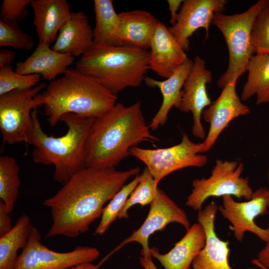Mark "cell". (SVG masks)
I'll return each instance as SVG.
<instances>
[{"label":"cell","mask_w":269,"mask_h":269,"mask_svg":"<svg viewBox=\"0 0 269 269\" xmlns=\"http://www.w3.org/2000/svg\"><path fill=\"white\" fill-rule=\"evenodd\" d=\"M139 171L138 167L118 170L86 166L79 171L43 202L52 217L46 237L75 238L87 232L101 217L105 205Z\"/></svg>","instance_id":"obj_1"},{"label":"cell","mask_w":269,"mask_h":269,"mask_svg":"<svg viewBox=\"0 0 269 269\" xmlns=\"http://www.w3.org/2000/svg\"><path fill=\"white\" fill-rule=\"evenodd\" d=\"M149 129L139 102L130 106L116 103L94 120L85 146L86 166L115 168L132 147L158 141Z\"/></svg>","instance_id":"obj_2"},{"label":"cell","mask_w":269,"mask_h":269,"mask_svg":"<svg viewBox=\"0 0 269 269\" xmlns=\"http://www.w3.org/2000/svg\"><path fill=\"white\" fill-rule=\"evenodd\" d=\"M95 118L68 113L60 121L67 126L62 136H49L41 128L36 110L31 113V124L26 134V142L34 146L35 163L53 164V177L63 185L75 174L86 167L85 146Z\"/></svg>","instance_id":"obj_3"},{"label":"cell","mask_w":269,"mask_h":269,"mask_svg":"<svg viewBox=\"0 0 269 269\" xmlns=\"http://www.w3.org/2000/svg\"><path fill=\"white\" fill-rule=\"evenodd\" d=\"M40 95L52 127L68 113L97 118L113 108L117 100V95L75 68L50 82Z\"/></svg>","instance_id":"obj_4"},{"label":"cell","mask_w":269,"mask_h":269,"mask_svg":"<svg viewBox=\"0 0 269 269\" xmlns=\"http://www.w3.org/2000/svg\"><path fill=\"white\" fill-rule=\"evenodd\" d=\"M149 52L128 45L107 46L93 44L77 62L75 69L114 94L137 87L149 69Z\"/></svg>","instance_id":"obj_5"},{"label":"cell","mask_w":269,"mask_h":269,"mask_svg":"<svg viewBox=\"0 0 269 269\" xmlns=\"http://www.w3.org/2000/svg\"><path fill=\"white\" fill-rule=\"evenodd\" d=\"M266 1L259 0L240 13L214 14L212 24L222 33L229 52L228 66L218 80L219 88L222 89L229 83L237 82L247 71L249 62L255 54L251 42L253 24Z\"/></svg>","instance_id":"obj_6"},{"label":"cell","mask_w":269,"mask_h":269,"mask_svg":"<svg viewBox=\"0 0 269 269\" xmlns=\"http://www.w3.org/2000/svg\"><path fill=\"white\" fill-rule=\"evenodd\" d=\"M244 170L242 162L217 159L209 177L193 180L186 206L198 211L210 197L230 195L250 200L254 191L248 178L241 176Z\"/></svg>","instance_id":"obj_7"},{"label":"cell","mask_w":269,"mask_h":269,"mask_svg":"<svg viewBox=\"0 0 269 269\" xmlns=\"http://www.w3.org/2000/svg\"><path fill=\"white\" fill-rule=\"evenodd\" d=\"M130 154L145 164L157 186L173 172L188 167H202L208 161L207 156L201 153L200 143L191 140L185 133L177 144L157 149L135 146L130 149Z\"/></svg>","instance_id":"obj_8"},{"label":"cell","mask_w":269,"mask_h":269,"mask_svg":"<svg viewBox=\"0 0 269 269\" xmlns=\"http://www.w3.org/2000/svg\"><path fill=\"white\" fill-rule=\"evenodd\" d=\"M46 87L43 82L31 89L0 96V131L3 143L26 142L31 124V111L43 106L39 92Z\"/></svg>","instance_id":"obj_9"},{"label":"cell","mask_w":269,"mask_h":269,"mask_svg":"<svg viewBox=\"0 0 269 269\" xmlns=\"http://www.w3.org/2000/svg\"><path fill=\"white\" fill-rule=\"evenodd\" d=\"M100 256L95 247L77 246L67 252H58L41 242L39 231L32 227L27 243L19 255L14 269H69L77 265L92 263Z\"/></svg>","instance_id":"obj_10"},{"label":"cell","mask_w":269,"mask_h":269,"mask_svg":"<svg viewBox=\"0 0 269 269\" xmlns=\"http://www.w3.org/2000/svg\"><path fill=\"white\" fill-rule=\"evenodd\" d=\"M269 208V189L261 187L246 201H236L230 195L223 196L222 204L218 206V210L231 223L230 229L237 241L242 242L248 232L266 243L269 239V227L261 228L255 220L259 216L268 214Z\"/></svg>","instance_id":"obj_11"},{"label":"cell","mask_w":269,"mask_h":269,"mask_svg":"<svg viewBox=\"0 0 269 269\" xmlns=\"http://www.w3.org/2000/svg\"><path fill=\"white\" fill-rule=\"evenodd\" d=\"M149 205L148 214L142 225L122 242L111 254L132 242L137 243L141 246L140 253H150L148 239L156 232L163 231L171 223L179 224L186 229L190 227L185 212L159 187L154 200Z\"/></svg>","instance_id":"obj_12"},{"label":"cell","mask_w":269,"mask_h":269,"mask_svg":"<svg viewBox=\"0 0 269 269\" xmlns=\"http://www.w3.org/2000/svg\"><path fill=\"white\" fill-rule=\"evenodd\" d=\"M186 77L177 103L174 106L184 113L191 112L193 116L192 134L200 139L206 138L201 123L202 114L211 104L206 86L212 81V74L206 66L205 61L196 56Z\"/></svg>","instance_id":"obj_13"},{"label":"cell","mask_w":269,"mask_h":269,"mask_svg":"<svg viewBox=\"0 0 269 269\" xmlns=\"http://www.w3.org/2000/svg\"><path fill=\"white\" fill-rule=\"evenodd\" d=\"M227 0H183L175 23L168 29L185 51L189 49L190 39L200 28L209 37L210 24L215 14L225 10Z\"/></svg>","instance_id":"obj_14"},{"label":"cell","mask_w":269,"mask_h":269,"mask_svg":"<svg viewBox=\"0 0 269 269\" xmlns=\"http://www.w3.org/2000/svg\"><path fill=\"white\" fill-rule=\"evenodd\" d=\"M236 83H228L219 96L202 112V117L209 124V129L204 140L200 143L202 153L212 147L232 120L250 113L249 107L241 102L237 93Z\"/></svg>","instance_id":"obj_15"},{"label":"cell","mask_w":269,"mask_h":269,"mask_svg":"<svg viewBox=\"0 0 269 269\" xmlns=\"http://www.w3.org/2000/svg\"><path fill=\"white\" fill-rule=\"evenodd\" d=\"M218 206L212 202L198 212L197 221L204 229L206 243L193 261L191 269H232L229 264V242L221 240L215 229Z\"/></svg>","instance_id":"obj_16"},{"label":"cell","mask_w":269,"mask_h":269,"mask_svg":"<svg viewBox=\"0 0 269 269\" xmlns=\"http://www.w3.org/2000/svg\"><path fill=\"white\" fill-rule=\"evenodd\" d=\"M149 49V69L164 78L169 77L188 59L168 28L160 21L152 37Z\"/></svg>","instance_id":"obj_17"},{"label":"cell","mask_w":269,"mask_h":269,"mask_svg":"<svg viewBox=\"0 0 269 269\" xmlns=\"http://www.w3.org/2000/svg\"><path fill=\"white\" fill-rule=\"evenodd\" d=\"M206 234L202 226L194 223L186 229L184 236L165 254L157 248H150L152 257L159 261L164 269H191L193 261L205 246Z\"/></svg>","instance_id":"obj_18"},{"label":"cell","mask_w":269,"mask_h":269,"mask_svg":"<svg viewBox=\"0 0 269 269\" xmlns=\"http://www.w3.org/2000/svg\"><path fill=\"white\" fill-rule=\"evenodd\" d=\"M30 5L38 42L50 45L72 14L70 5L66 0H32Z\"/></svg>","instance_id":"obj_19"},{"label":"cell","mask_w":269,"mask_h":269,"mask_svg":"<svg viewBox=\"0 0 269 269\" xmlns=\"http://www.w3.org/2000/svg\"><path fill=\"white\" fill-rule=\"evenodd\" d=\"M74 60L73 56L56 51L49 45L38 42L26 59L16 63L15 71L22 75H39L51 82L59 75L64 74Z\"/></svg>","instance_id":"obj_20"},{"label":"cell","mask_w":269,"mask_h":269,"mask_svg":"<svg viewBox=\"0 0 269 269\" xmlns=\"http://www.w3.org/2000/svg\"><path fill=\"white\" fill-rule=\"evenodd\" d=\"M94 33L87 15L82 11L72 12L60 29L52 48L73 57L84 55L93 44Z\"/></svg>","instance_id":"obj_21"},{"label":"cell","mask_w":269,"mask_h":269,"mask_svg":"<svg viewBox=\"0 0 269 269\" xmlns=\"http://www.w3.org/2000/svg\"><path fill=\"white\" fill-rule=\"evenodd\" d=\"M193 61L188 58L177 68L173 74L165 80L159 81L145 76L144 81L150 87L159 88L162 96V104L149 124L152 131L156 130L164 125L167 119L168 113L177 103L185 80L193 65Z\"/></svg>","instance_id":"obj_22"},{"label":"cell","mask_w":269,"mask_h":269,"mask_svg":"<svg viewBox=\"0 0 269 269\" xmlns=\"http://www.w3.org/2000/svg\"><path fill=\"white\" fill-rule=\"evenodd\" d=\"M122 37L125 45L147 49L160 22L151 13L134 10L119 13Z\"/></svg>","instance_id":"obj_23"},{"label":"cell","mask_w":269,"mask_h":269,"mask_svg":"<svg viewBox=\"0 0 269 269\" xmlns=\"http://www.w3.org/2000/svg\"><path fill=\"white\" fill-rule=\"evenodd\" d=\"M95 26L93 44L107 46L125 45L120 27V18L112 0H95Z\"/></svg>","instance_id":"obj_24"},{"label":"cell","mask_w":269,"mask_h":269,"mask_svg":"<svg viewBox=\"0 0 269 269\" xmlns=\"http://www.w3.org/2000/svg\"><path fill=\"white\" fill-rule=\"evenodd\" d=\"M247 79L241 99L247 101L256 96V104L269 103V53L254 54L247 67Z\"/></svg>","instance_id":"obj_25"},{"label":"cell","mask_w":269,"mask_h":269,"mask_svg":"<svg viewBox=\"0 0 269 269\" xmlns=\"http://www.w3.org/2000/svg\"><path fill=\"white\" fill-rule=\"evenodd\" d=\"M32 226L29 216L23 214L12 228L0 237V269H14L18 251L26 246Z\"/></svg>","instance_id":"obj_26"},{"label":"cell","mask_w":269,"mask_h":269,"mask_svg":"<svg viewBox=\"0 0 269 269\" xmlns=\"http://www.w3.org/2000/svg\"><path fill=\"white\" fill-rule=\"evenodd\" d=\"M19 167L14 157L0 156V198L11 213L19 194Z\"/></svg>","instance_id":"obj_27"},{"label":"cell","mask_w":269,"mask_h":269,"mask_svg":"<svg viewBox=\"0 0 269 269\" xmlns=\"http://www.w3.org/2000/svg\"><path fill=\"white\" fill-rule=\"evenodd\" d=\"M139 174L134 176L129 183L125 184L109 201L104 208L100 223L94 234L103 235L112 223L117 219L130 194L139 181Z\"/></svg>","instance_id":"obj_28"},{"label":"cell","mask_w":269,"mask_h":269,"mask_svg":"<svg viewBox=\"0 0 269 269\" xmlns=\"http://www.w3.org/2000/svg\"><path fill=\"white\" fill-rule=\"evenodd\" d=\"M139 181L130 194L119 215L118 219L128 218V211L134 205H150L154 200L158 188L154 179L147 167L139 174Z\"/></svg>","instance_id":"obj_29"},{"label":"cell","mask_w":269,"mask_h":269,"mask_svg":"<svg viewBox=\"0 0 269 269\" xmlns=\"http://www.w3.org/2000/svg\"><path fill=\"white\" fill-rule=\"evenodd\" d=\"M40 78L37 74H18L11 65L0 68V96L13 91L31 89L38 85Z\"/></svg>","instance_id":"obj_30"},{"label":"cell","mask_w":269,"mask_h":269,"mask_svg":"<svg viewBox=\"0 0 269 269\" xmlns=\"http://www.w3.org/2000/svg\"><path fill=\"white\" fill-rule=\"evenodd\" d=\"M251 42L255 54L269 53V0H266L254 23Z\"/></svg>","instance_id":"obj_31"},{"label":"cell","mask_w":269,"mask_h":269,"mask_svg":"<svg viewBox=\"0 0 269 269\" xmlns=\"http://www.w3.org/2000/svg\"><path fill=\"white\" fill-rule=\"evenodd\" d=\"M34 41L28 34L23 32L18 23H6L0 19V46L30 50Z\"/></svg>","instance_id":"obj_32"},{"label":"cell","mask_w":269,"mask_h":269,"mask_svg":"<svg viewBox=\"0 0 269 269\" xmlns=\"http://www.w3.org/2000/svg\"><path fill=\"white\" fill-rule=\"evenodd\" d=\"M32 0H4L0 6V19L6 23H15L25 18L26 6Z\"/></svg>","instance_id":"obj_33"},{"label":"cell","mask_w":269,"mask_h":269,"mask_svg":"<svg viewBox=\"0 0 269 269\" xmlns=\"http://www.w3.org/2000/svg\"><path fill=\"white\" fill-rule=\"evenodd\" d=\"M9 214L4 203L0 200V237L7 233L13 227Z\"/></svg>","instance_id":"obj_34"},{"label":"cell","mask_w":269,"mask_h":269,"mask_svg":"<svg viewBox=\"0 0 269 269\" xmlns=\"http://www.w3.org/2000/svg\"><path fill=\"white\" fill-rule=\"evenodd\" d=\"M253 265L259 264L269 269V239L263 248L259 252L257 258L252 261Z\"/></svg>","instance_id":"obj_35"},{"label":"cell","mask_w":269,"mask_h":269,"mask_svg":"<svg viewBox=\"0 0 269 269\" xmlns=\"http://www.w3.org/2000/svg\"><path fill=\"white\" fill-rule=\"evenodd\" d=\"M168 9L170 13V19L169 23L171 26L173 25L177 20L178 14L177 11L181 6L183 0H168Z\"/></svg>","instance_id":"obj_36"},{"label":"cell","mask_w":269,"mask_h":269,"mask_svg":"<svg viewBox=\"0 0 269 269\" xmlns=\"http://www.w3.org/2000/svg\"><path fill=\"white\" fill-rule=\"evenodd\" d=\"M16 52L7 49L0 50V68L10 65L16 57Z\"/></svg>","instance_id":"obj_37"},{"label":"cell","mask_w":269,"mask_h":269,"mask_svg":"<svg viewBox=\"0 0 269 269\" xmlns=\"http://www.w3.org/2000/svg\"><path fill=\"white\" fill-rule=\"evenodd\" d=\"M141 257L139 258V263L143 269H158L154 264L152 257L150 253H140Z\"/></svg>","instance_id":"obj_38"},{"label":"cell","mask_w":269,"mask_h":269,"mask_svg":"<svg viewBox=\"0 0 269 269\" xmlns=\"http://www.w3.org/2000/svg\"><path fill=\"white\" fill-rule=\"evenodd\" d=\"M69 269H96V266L92 263H86Z\"/></svg>","instance_id":"obj_39"},{"label":"cell","mask_w":269,"mask_h":269,"mask_svg":"<svg viewBox=\"0 0 269 269\" xmlns=\"http://www.w3.org/2000/svg\"><path fill=\"white\" fill-rule=\"evenodd\" d=\"M255 265L258 267L259 268H260L261 269H269L266 268H265V267H263V266H261V265H260L259 264H256Z\"/></svg>","instance_id":"obj_40"}]
</instances>
